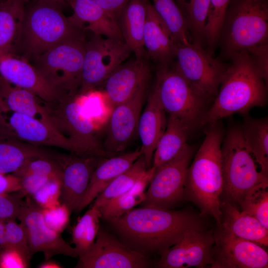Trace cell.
<instances>
[{"instance_id":"1","label":"cell","mask_w":268,"mask_h":268,"mask_svg":"<svg viewBox=\"0 0 268 268\" xmlns=\"http://www.w3.org/2000/svg\"><path fill=\"white\" fill-rule=\"evenodd\" d=\"M107 221L122 242L146 256L172 246L187 230L203 227L199 217L189 211L149 206L132 208Z\"/></svg>"},{"instance_id":"2","label":"cell","mask_w":268,"mask_h":268,"mask_svg":"<svg viewBox=\"0 0 268 268\" xmlns=\"http://www.w3.org/2000/svg\"><path fill=\"white\" fill-rule=\"evenodd\" d=\"M230 59L214 102L200 121L201 126L234 113H246L267 103L268 84L249 53L242 51Z\"/></svg>"},{"instance_id":"3","label":"cell","mask_w":268,"mask_h":268,"mask_svg":"<svg viewBox=\"0 0 268 268\" xmlns=\"http://www.w3.org/2000/svg\"><path fill=\"white\" fill-rule=\"evenodd\" d=\"M85 31L66 17L61 6L45 0H35L24 8L10 53L30 62L62 42L85 41Z\"/></svg>"},{"instance_id":"4","label":"cell","mask_w":268,"mask_h":268,"mask_svg":"<svg viewBox=\"0 0 268 268\" xmlns=\"http://www.w3.org/2000/svg\"><path fill=\"white\" fill-rule=\"evenodd\" d=\"M218 122L210 125L189 166L184 199L194 203L201 215L212 216L219 225L224 184L221 150L223 134Z\"/></svg>"},{"instance_id":"5","label":"cell","mask_w":268,"mask_h":268,"mask_svg":"<svg viewBox=\"0 0 268 268\" xmlns=\"http://www.w3.org/2000/svg\"><path fill=\"white\" fill-rule=\"evenodd\" d=\"M218 42L226 58L268 43V0H231Z\"/></svg>"},{"instance_id":"6","label":"cell","mask_w":268,"mask_h":268,"mask_svg":"<svg viewBox=\"0 0 268 268\" xmlns=\"http://www.w3.org/2000/svg\"><path fill=\"white\" fill-rule=\"evenodd\" d=\"M223 192L226 200L239 204L251 190L268 186V175L264 174L247 146L241 127L228 132L222 144Z\"/></svg>"},{"instance_id":"7","label":"cell","mask_w":268,"mask_h":268,"mask_svg":"<svg viewBox=\"0 0 268 268\" xmlns=\"http://www.w3.org/2000/svg\"><path fill=\"white\" fill-rule=\"evenodd\" d=\"M77 96L63 95L52 101H43L53 128L73 144L79 156H115L104 149L93 122Z\"/></svg>"},{"instance_id":"8","label":"cell","mask_w":268,"mask_h":268,"mask_svg":"<svg viewBox=\"0 0 268 268\" xmlns=\"http://www.w3.org/2000/svg\"><path fill=\"white\" fill-rule=\"evenodd\" d=\"M85 41L62 42L30 62L61 96L78 94L81 82Z\"/></svg>"},{"instance_id":"9","label":"cell","mask_w":268,"mask_h":268,"mask_svg":"<svg viewBox=\"0 0 268 268\" xmlns=\"http://www.w3.org/2000/svg\"><path fill=\"white\" fill-rule=\"evenodd\" d=\"M152 91L165 112L191 128L200 122L209 101L180 74L173 64L158 67Z\"/></svg>"},{"instance_id":"10","label":"cell","mask_w":268,"mask_h":268,"mask_svg":"<svg viewBox=\"0 0 268 268\" xmlns=\"http://www.w3.org/2000/svg\"><path fill=\"white\" fill-rule=\"evenodd\" d=\"M173 65L180 74L208 100L215 97L227 66L202 46L177 42Z\"/></svg>"},{"instance_id":"11","label":"cell","mask_w":268,"mask_h":268,"mask_svg":"<svg viewBox=\"0 0 268 268\" xmlns=\"http://www.w3.org/2000/svg\"><path fill=\"white\" fill-rule=\"evenodd\" d=\"M93 34L85 41L79 95L101 85L132 51L124 40Z\"/></svg>"},{"instance_id":"12","label":"cell","mask_w":268,"mask_h":268,"mask_svg":"<svg viewBox=\"0 0 268 268\" xmlns=\"http://www.w3.org/2000/svg\"><path fill=\"white\" fill-rule=\"evenodd\" d=\"M193 149L187 144L174 158L156 168L142 206L171 209L184 198L187 174Z\"/></svg>"},{"instance_id":"13","label":"cell","mask_w":268,"mask_h":268,"mask_svg":"<svg viewBox=\"0 0 268 268\" xmlns=\"http://www.w3.org/2000/svg\"><path fill=\"white\" fill-rule=\"evenodd\" d=\"M77 268H146L151 262L100 227L91 248L79 257Z\"/></svg>"},{"instance_id":"14","label":"cell","mask_w":268,"mask_h":268,"mask_svg":"<svg viewBox=\"0 0 268 268\" xmlns=\"http://www.w3.org/2000/svg\"><path fill=\"white\" fill-rule=\"evenodd\" d=\"M0 135L40 146H54L77 155L73 144L53 128L0 105Z\"/></svg>"},{"instance_id":"15","label":"cell","mask_w":268,"mask_h":268,"mask_svg":"<svg viewBox=\"0 0 268 268\" xmlns=\"http://www.w3.org/2000/svg\"><path fill=\"white\" fill-rule=\"evenodd\" d=\"M212 268H267L268 252L254 242L238 237L220 225L213 233Z\"/></svg>"},{"instance_id":"16","label":"cell","mask_w":268,"mask_h":268,"mask_svg":"<svg viewBox=\"0 0 268 268\" xmlns=\"http://www.w3.org/2000/svg\"><path fill=\"white\" fill-rule=\"evenodd\" d=\"M214 238L203 227L187 230L177 243L162 252L155 265L159 268H203L212 261Z\"/></svg>"},{"instance_id":"17","label":"cell","mask_w":268,"mask_h":268,"mask_svg":"<svg viewBox=\"0 0 268 268\" xmlns=\"http://www.w3.org/2000/svg\"><path fill=\"white\" fill-rule=\"evenodd\" d=\"M17 219L25 230L32 256L42 252L46 260L57 255L78 257L74 247L46 225L41 208L30 196L26 197Z\"/></svg>"},{"instance_id":"18","label":"cell","mask_w":268,"mask_h":268,"mask_svg":"<svg viewBox=\"0 0 268 268\" xmlns=\"http://www.w3.org/2000/svg\"><path fill=\"white\" fill-rule=\"evenodd\" d=\"M146 86L140 88L127 101L113 107L102 143L106 151L115 154L124 151L137 134Z\"/></svg>"},{"instance_id":"19","label":"cell","mask_w":268,"mask_h":268,"mask_svg":"<svg viewBox=\"0 0 268 268\" xmlns=\"http://www.w3.org/2000/svg\"><path fill=\"white\" fill-rule=\"evenodd\" d=\"M62 169V203L70 212H76L87 190L92 175L101 157L81 156L56 153Z\"/></svg>"},{"instance_id":"20","label":"cell","mask_w":268,"mask_h":268,"mask_svg":"<svg viewBox=\"0 0 268 268\" xmlns=\"http://www.w3.org/2000/svg\"><path fill=\"white\" fill-rule=\"evenodd\" d=\"M150 69L145 57L122 63L103 83L104 93L113 108L131 98L147 85Z\"/></svg>"},{"instance_id":"21","label":"cell","mask_w":268,"mask_h":268,"mask_svg":"<svg viewBox=\"0 0 268 268\" xmlns=\"http://www.w3.org/2000/svg\"><path fill=\"white\" fill-rule=\"evenodd\" d=\"M0 76L13 85L33 92L44 101H52L61 96L30 62L10 53L0 52Z\"/></svg>"},{"instance_id":"22","label":"cell","mask_w":268,"mask_h":268,"mask_svg":"<svg viewBox=\"0 0 268 268\" xmlns=\"http://www.w3.org/2000/svg\"><path fill=\"white\" fill-rule=\"evenodd\" d=\"M176 44L167 26L148 2L143 32L145 56L158 66H169L175 59Z\"/></svg>"},{"instance_id":"23","label":"cell","mask_w":268,"mask_h":268,"mask_svg":"<svg viewBox=\"0 0 268 268\" xmlns=\"http://www.w3.org/2000/svg\"><path fill=\"white\" fill-rule=\"evenodd\" d=\"M165 113L151 91L139 117L137 131L141 144L140 149L148 168L151 166L154 151L166 128Z\"/></svg>"},{"instance_id":"24","label":"cell","mask_w":268,"mask_h":268,"mask_svg":"<svg viewBox=\"0 0 268 268\" xmlns=\"http://www.w3.org/2000/svg\"><path fill=\"white\" fill-rule=\"evenodd\" d=\"M141 154L142 152L139 148L119 156L101 157L76 212H80L93 201L115 178L128 169Z\"/></svg>"},{"instance_id":"25","label":"cell","mask_w":268,"mask_h":268,"mask_svg":"<svg viewBox=\"0 0 268 268\" xmlns=\"http://www.w3.org/2000/svg\"><path fill=\"white\" fill-rule=\"evenodd\" d=\"M73 9L69 17L76 25L91 31L93 34L124 40L117 21L95 0H68Z\"/></svg>"},{"instance_id":"26","label":"cell","mask_w":268,"mask_h":268,"mask_svg":"<svg viewBox=\"0 0 268 268\" xmlns=\"http://www.w3.org/2000/svg\"><path fill=\"white\" fill-rule=\"evenodd\" d=\"M148 2L147 0H130L117 20L125 42L137 59L146 57L143 32Z\"/></svg>"},{"instance_id":"27","label":"cell","mask_w":268,"mask_h":268,"mask_svg":"<svg viewBox=\"0 0 268 268\" xmlns=\"http://www.w3.org/2000/svg\"><path fill=\"white\" fill-rule=\"evenodd\" d=\"M221 223L223 229L234 235L254 242L260 246L268 245V229L254 216L227 201L221 202Z\"/></svg>"},{"instance_id":"28","label":"cell","mask_w":268,"mask_h":268,"mask_svg":"<svg viewBox=\"0 0 268 268\" xmlns=\"http://www.w3.org/2000/svg\"><path fill=\"white\" fill-rule=\"evenodd\" d=\"M43 101L33 92L12 85L0 76V105L36 118L53 128Z\"/></svg>"},{"instance_id":"29","label":"cell","mask_w":268,"mask_h":268,"mask_svg":"<svg viewBox=\"0 0 268 268\" xmlns=\"http://www.w3.org/2000/svg\"><path fill=\"white\" fill-rule=\"evenodd\" d=\"M55 153L44 146L0 135V173L12 174L31 158L52 156Z\"/></svg>"},{"instance_id":"30","label":"cell","mask_w":268,"mask_h":268,"mask_svg":"<svg viewBox=\"0 0 268 268\" xmlns=\"http://www.w3.org/2000/svg\"><path fill=\"white\" fill-rule=\"evenodd\" d=\"M191 128L181 119L169 115L166 129L154 151L151 166L156 169L176 157L188 144Z\"/></svg>"},{"instance_id":"31","label":"cell","mask_w":268,"mask_h":268,"mask_svg":"<svg viewBox=\"0 0 268 268\" xmlns=\"http://www.w3.org/2000/svg\"><path fill=\"white\" fill-rule=\"evenodd\" d=\"M154 171L153 167L147 169L129 192L107 201L98 207L101 218L107 220L119 217L140 204L145 199V189Z\"/></svg>"},{"instance_id":"32","label":"cell","mask_w":268,"mask_h":268,"mask_svg":"<svg viewBox=\"0 0 268 268\" xmlns=\"http://www.w3.org/2000/svg\"><path fill=\"white\" fill-rule=\"evenodd\" d=\"M241 129L247 146L261 170L268 175V119H246Z\"/></svg>"},{"instance_id":"33","label":"cell","mask_w":268,"mask_h":268,"mask_svg":"<svg viewBox=\"0 0 268 268\" xmlns=\"http://www.w3.org/2000/svg\"><path fill=\"white\" fill-rule=\"evenodd\" d=\"M148 169L142 154L127 170L115 178L95 198L93 205L99 207L107 201L129 192Z\"/></svg>"},{"instance_id":"34","label":"cell","mask_w":268,"mask_h":268,"mask_svg":"<svg viewBox=\"0 0 268 268\" xmlns=\"http://www.w3.org/2000/svg\"><path fill=\"white\" fill-rule=\"evenodd\" d=\"M24 2H0V52H11L24 13Z\"/></svg>"},{"instance_id":"35","label":"cell","mask_w":268,"mask_h":268,"mask_svg":"<svg viewBox=\"0 0 268 268\" xmlns=\"http://www.w3.org/2000/svg\"><path fill=\"white\" fill-rule=\"evenodd\" d=\"M101 214L98 207L92 205L78 220L72 230V243L80 257L93 246L100 228Z\"/></svg>"},{"instance_id":"36","label":"cell","mask_w":268,"mask_h":268,"mask_svg":"<svg viewBox=\"0 0 268 268\" xmlns=\"http://www.w3.org/2000/svg\"><path fill=\"white\" fill-rule=\"evenodd\" d=\"M153 6L167 26L175 41L190 42L186 19L181 9L174 0H152Z\"/></svg>"},{"instance_id":"37","label":"cell","mask_w":268,"mask_h":268,"mask_svg":"<svg viewBox=\"0 0 268 268\" xmlns=\"http://www.w3.org/2000/svg\"><path fill=\"white\" fill-rule=\"evenodd\" d=\"M210 0H187L184 16L188 31L194 44L202 46Z\"/></svg>"},{"instance_id":"38","label":"cell","mask_w":268,"mask_h":268,"mask_svg":"<svg viewBox=\"0 0 268 268\" xmlns=\"http://www.w3.org/2000/svg\"><path fill=\"white\" fill-rule=\"evenodd\" d=\"M231 0H210L204 29V42L212 54L218 43L220 31Z\"/></svg>"},{"instance_id":"39","label":"cell","mask_w":268,"mask_h":268,"mask_svg":"<svg viewBox=\"0 0 268 268\" xmlns=\"http://www.w3.org/2000/svg\"><path fill=\"white\" fill-rule=\"evenodd\" d=\"M268 187L261 186L249 191L240 201L241 210L255 217L268 229Z\"/></svg>"},{"instance_id":"40","label":"cell","mask_w":268,"mask_h":268,"mask_svg":"<svg viewBox=\"0 0 268 268\" xmlns=\"http://www.w3.org/2000/svg\"><path fill=\"white\" fill-rule=\"evenodd\" d=\"M55 154L52 156L31 158L12 174L18 177L27 174H36L62 180V169L60 164L55 158Z\"/></svg>"},{"instance_id":"41","label":"cell","mask_w":268,"mask_h":268,"mask_svg":"<svg viewBox=\"0 0 268 268\" xmlns=\"http://www.w3.org/2000/svg\"><path fill=\"white\" fill-rule=\"evenodd\" d=\"M7 240L10 248L16 251L27 264L31 258L27 234L23 225L15 220L5 222Z\"/></svg>"},{"instance_id":"42","label":"cell","mask_w":268,"mask_h":268,"mask_svg":"<svg viewBox=\"0 0 268 268\" xmlns=\"http://www.w3.org/2000/svg\"><path fill=\"white\" fill-rule=\"evenodd\" d=\"M61 180L51 179L30 197L41 208H48L61 204Z\"/></svg>"},{"instance_id":"43","label":"cell","mask_w":268,"mask_h":268,"mask_svg":"<svg viewBox=\"0 0 268 268\" xmlns=\"http://www.w3.org/2000/svg\"><path fill=\"white\" fill-rule=\"evenodd\" d=\"M41 212L46 225L58 234L67 227L71 212L63 203L48 208H42Z\"/></svg>"},{"instance_id":"44","label":"cell","mask_w":268,"mask_h":268,"mask_svg":"<svg viewBox=\"0 0 268 268\" xmlns=\"http://www.w3.org/2000/svg\"><path fill=\"white\" fill-rule=\"evenodd\" d=\"M23 203L17 192L0 194V219L6 222L17 218Z\"/></svg>"},{"instance_id":"45","label":"cell","mask_w":268,"mask_h":268,"mask_svg":"<svg viewBox=\"0 0 268 268\" xmlns=\"http://www.w3.org/2000/svg\"><path fill=\"white\" fill-rule=\"evenodd\" d=\"M19 178H20V189L17 193L22 198L27 196H31L49 179H51L48 177L36 174H27Z\"/></svg>"},{"instance_id":"46","label":"cell","mask_w":268,"mask_h":268,"mask_svg":"<svg viewBox=\"0 0 268 268\" xmlns=\"http://www.w3.org/2000/svg\"><path fill=\"white\" fill-rule=\"evenodd\" d=\"M247 51L253 58L262 77L268 84V43L252 47Z\"/></svg>"},{"instance_id":"47","label":"cell","mask_w":268,"mask_h":268,"mask_svg":"<svg viewBox=\"0 0 268 268\" xmlns=\"http://www.w3.org/2000/svg\"><path fill=\"white\" fill-rule=\"evenodd\" d=\"M27 264L21 256L11 248L1 249L0 251V268H24Z\"/></svg>"},{"instance_id":"48","label":"cell","mask_w":268,"mask_h":268,"mask_svg":"<svg viewBox=\"0 0 268 268\" xmlns=\"http://www.w3.org/2000/svg\"><path fill=\"white\" fill-rule=\"evenodd\" d=\"M96 2L116 21L123 8L130 0H95Z\"/></svg>"},{"instance_id":"49","label":"cell","mask_w":268,"mask_h":268,"mask_svg":"<svg viewBox=\"0 0 268 268\" xmlns=\"http://www.w3.org/2000/svg\"><path fill=\"white\" fill-rule=\"evenodd\" d=\"M20 189V178L11 174L0 173V194L12 193Z\"/></svg>"},{"instance_id":"50","label":"cell","mask_w":268,"mask_h":268,"mask_svg":"<svg viewBox=\"0 0 268 268\" xmlns=\"http://www.w3.org/2000/svg\"><path fill=\"white\" fill-rule=\"evenodd\" d=\"M0 247L1 249L10 248L8 244L6 232L5 221L0 219Z\"/></svg>"},{"instance_id":"51","label":"cell","mask_w":268,"mask_h":268,"mask_svg":"<svg viewBox=\"0 0 268 268\" xmlns=\"http://www.w3.org/2000/svg\"><path fill=\"white\" fill-rule=\"evenodd\" d=\"M62 267L59 263L50 260H46L38 266V268H60Z\"/></svg>"},{"instance_id":"52","label":"cell","mask_w":268,"mask_h":268,"mask_svg":"<svg viewBox=\"0 0 268 268\" xmlns=\"http://www.w3.org/2000/svg\"><path fill=\"white\" fill-rule=\"evenodd\" d=\"M176 3L178 5L184 15L185 7L187 0H176Z\"/></svg>"},{"instance_id":"53","label":"cell","mask_w":268,"mask_h":268,"mask_svg":"<svg viewBox=\"0 0 268 268\" xmlns=\"http://www.w3.org/2000/svg\"><path fill=\"white\" fill-rule=\"evenodd\" d=\"M51 3L55 4L61 7V6L65 3V2H68V0H45Z\"/></svg>"},{"instance_id":"54","label":"cell","mask_w":268,"mask_h":268,"mask_svg":"<svg viewBox=\"0 0 268 268\" xmlns=\"http://www.w3.org/2000/svg\"><path fill=\"white\" fill-rule=\"evenodd\" d=\"M18 0H22L26 1V0H0V2H5V1H18Z\"/></svg>"},{"instance_id":"55","label":"cell","mask_w":268,"mask_h":268,"mask_svg":"<svg viewBox=\"0 0 268 268\" xmlns=\"http://www.w3.org/2000/svg\"><path fill=\"white\" fill-rule=\"evenodd\" d=\"M1 250V248H0V251Z\"/></svg>"}]
</instances>
